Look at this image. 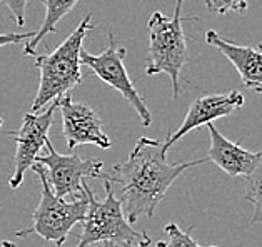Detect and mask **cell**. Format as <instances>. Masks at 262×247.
I'll return each instance as SVG.
<instances>
[{"label":"cell","mask_w":262,"mask_h":247,"mask_svg":"<svg viewBox=\"0 0 262 247\" xmlns=\"http://www.w3.org/2000/svg\"><path fill=\"white\" fill-rule=\"evenodd\" d=\"M210 134V147L207 161L214 162L229 177H247L259 159V152H251L239 144L224 137L214 124H206Z\"/></svg>","instance_id":"11"},{"label":"cell","mask_w":262,"mask_h":247,"mask_svg":"<svg viewBox=\"0 0 262 247\" xmlns=\"http://www.w3.org/2000/svg\"><path fill=\"white\" fill-rule=\"evenodd\" d=\"M254 91H255V92H259V94H262V85H259V87H255V88H254Z\"/></svg>","instance_id":"21"},{"label":"cell","mask_w":262,"mask_h":247,"mask_svg":"<svg viewBox=\"0 0 262 247\" xmlns=\"http://www.w3.org/2000/svg\"><path fill=\"white\" fill-rule=\"evenodd\" d=\"M5 7L9 9V12L14 17V20L17 22L18 27L25 25V7H27L29 0H0Z\"/></svg>","instance_id":"17"},{"label":"cell","mask_w":262,"mask_h":247,"mask_svg":"<svg viewBox=\"0 0 262 247\" xmlns=\"http://www.w3.org/2000/svg\"><path fill=\"white\" fill-rule=\"evenodd\" d=\"M46 155H37L35 162L47 169L46 179L57 197L72 195L79 197L84 194L82 182L87 179H102L104 162L100 159H82L77 154L62 155L55 150L50 139L46 141Z\"/></svg>","instance_id":"7"},{"label":"cell","mask_w":262,"mask_h":247,"mask_svg":"<svg viewBox=\"0 0 262 247\" xmlns=\"http://www.w3.org/2000/svg\"><path fill=\"white\" fill-rule=\"evenodd\" d=\"M62 114V132L67 149L74 150L82 144H94L100 149H111V139L102 129V120L92 107L82 102H74L72 97L66 94L59 99Z\"/></svg>","instance_id":"9"},{"label":"cell","mask_w":262,"mask_h":247,"mask_svg":"<svg viewBox=\"0 0 262 247\" xmlns=\"http://www.w3.org/2000/svg\"><path fill=\"white\" fill-rule=\"evenodd\" d=\"M150 244H120V242H95L87 247H149Z\"/></svg>","instance_id":"19"},{"label":"cell","mask_w":262,"mask_h":247,"mask_svg":"<svg viewBox=\"0 0 262 247\" xmlns=\"http://www.w3.org/2000/svg\"><path fill=\"white\" fill-rule=\"evenodd\" d=\"M57 107H59V99H55L52 105L40 114H25L22 117L20 129L9 132V136H12V139L17 144L14 155V172L9 177V186L12 189H17L24 182L25 172L34 166L39 152L46 147L49 129L52 127Z\"/></svg>","instance_id":"8"},{"label":"cell","mask_w":262,"mask_h":247,"mask_svg":"<svg viewBox=\"0 0 262 247\" xmlns=\"http://www.w3.org/2000/svg\"><path fill=\"white\" fill-rule=\"evenodd\" d=\"M244 105V97L237 91H231L226 94H210V96L197 97L192 104H190L187 114L182 120L181 127H179L174 134H167L164 141V149L169 150L177 141L187 134V132L194 130L201 125H206L214 122L215 119L231 116V114Z\"/></svg>","instance_id":"10"},{"label":"cell","mask_w":262,"mask_h":247,"mask_svg":"<svg viewBox=\"0 0 262 247\" xmlns=\"http://www.w3.org/2000/svg\"><path fill=\"white\" fill-rule=\"evenodd\" d=\"M102 184L105 187V199L99 200L92 192L89 182H82L89 207L85 217L82 220V234L79 244L75 247H87L95 242H120V244H152L150 237L145 232L132 229V224L125 219L122 204L114 194V184L108 177L102 175Z\"/></svg>","instance_id":"4"},{"label":"cell","mask_w":262,"mask_h":247,"mask_svg":"<svg viewBox=\"0 0 262 247\" xmlns=\"http://www.w3.org/2000/svg\"><path fill=\"white\" fill-rule=\"evenodd\" d=\"M108 47L97 55L89 54L87 50L82 47L80 50V64L91 69V72L95 74L97 77L104 82V84L111 85L112 88L122 96L127 102H129L136 112L139 114L140 122L144 127H149L152 124V114L149 110V107L144 102V99L140 97V94L137 92L136 85L130 80L127 69L124 65V59L127 55V50L124 47H119L114 34L108 30Z\"/></svg>","instance_id":"6"},{"label":"cell","mask_w":262,"mask_h":247,"mask_svg":"<svg viewBox=\"0 0 262 247\" xmlns=\"http://www.w3.org/2000/svg\"><path fill=\"white\" fill-rule=\"evenodd\" d=\"M35 32H25V34H0V49L5 46H12V43H27Z\"/></svg>","instance_id":"18"},{"label":"cell","mask_w":262,"mask_h":247,"mask_svg":"<svg viewBox=\"0 0 262 247\" xmlns=\"http://www.w3.org/2000/svg\"><path fill=\"white\" fill-rule=\"evenodd\" d=\"M0 127H2V117H0Z\"/></svg>","instance_id":"23"},{"label":"cell","mask_w":262,"mask_h":247,"mask_svg":"<svg viewBox=\"0 0 262 247\" xmlns=\"http://www.w3.org/2000/svg\"><path fill=\"white\" fill-rule=\"evenodd\" d=\"M194 227H190L189 231H182L176 222H169L164 227L165 234H167V239L165 240H159L156 247H217V245H201L197 244L195 240L190 236V231Z\"/></svg>","instance_id":"15"},{"label":"cell","mask_w":262,"mask_h":247,"mask_svg":"<svg viewBox=\"0 0 262 247\" xmlns=\"http://www.w3.org/2000/svg\"><path fill=\"white\" fill-rule=\"evenodd\" d=\"M204 162H207V157L170 164L162 141L140 137L127 161L116 164L105 175L112 184L120 186L119 200L125 219L134 224L144 215L152 217L177 177Z\"/></svg>","instance_id":"1"},{"label":"cell","mask_w":262,"mask_h":247,"mask_svg":"<svg viewBox=\"0 0 262 247\" xmlns=\"http://www.w3.org/2000/svg\"><path fill=\"white\" fill-rule=\"evenodd\" d=\"M30 169L39 175V181L42 184L40 202L32 215V226L15 232V236L27 237L30 234H37L46 242H52L54 245L60 247L62 244H66L72 227L75 224H80L85 217L89 207L85 191L79 197H74V200L57 197L46 179V169L37 162Z\"/></svg>","instance_id":"5"},{"label":"cell","mask_w":262,"mask_h":247,"mask_svg":"<svg viewBox=\"0 0 262 247\" xmlns=\"http://www.w3.org/2000/svg\"><path fill=\"white\" fill-rule=\"evenodd\" d=\"M244 200L254 206L252 224H262V149L259 150V159L254 170L246 177Z\"/></svg>","instance_id":"14"},{"label":"cell","mask_w":262,"mask_h":247,"mask_svg":"<svg viewBox=\"0 0 262 247\" xmlns=\"http://www.w3.org/2000/svg\"><path fill=\"white\" fill-rule=\"evenodd\" d=\"M0 247H17L14 242H9V240H2V244H0Z\"/></svg>","instance_id":"20"},{"label":"cell","mask_w":262,"mask_h":247,"mask_svg":"<svg viewBox=\"0 0 262 247\" xmlns=\"http://www.w3.org/2000/svg\"><path fill=\"white\" fill-rule=\"evenodd\" d=\"M206 42L215 47L222 55H226L229 62H232L235 71L241 75L242 84L247 88L262 85V54L259 50L224 39L212 29L206 32Z\"/></svg>","instance_id":"12"},{"label":"cell","mask_w":262,"mask_h":247,"mask_svg":"<svg viewBox=\"0 0 262 247\" xmlns=\"http://www.w3.org/2000/svg\"><path fill=\"white\" fill-rule=\"evenodd\" d=\"M91 29H94L92 14H87L54 52L35 55L34 65L39 71L40 79L30 107L34 114H39L42 107L50 104V100L60 99L70 88L77 87L82 82L80 50Z\"/></svg>","instance_id":"2"},{"label":"cell","mask_w":262,"mask_h":247,"mask_svg":"<svg viewBox=\"0 0 262 247\" xmlns=\"http://www.w3.org/2000/svg\"><path fill=\"white\" fill-rule=\"evenodd\" d=\"M184 0H176L174 15L165 17L162 12H154L149 17V50H147V75L167 74L172 82V97L181 96V74L189 62L187 35L182 24L190 18L182 17Z\"/></svg>","instance_id":"3"},{"label":"cell","mask_w":262,"mask_h":247,"mask_svg":"<svg viewBox=\"0 0 262 247\" xmlns=\"http://www.w3.org/2000/svg\"><path fill=\"white\" fill-rule=\"evenodd\" d=\"M209 12L226 15L229 12H242L247 9V0H204Z\"/></svg>","instance_id":"16"},{"label":"cell","mask_w":262,"mask_h":247,"mask_svg":"<svg viewBox=\"0 0 262 247\" xmlns=\"http://www.w3.org/2000/svg\"><path fill=\"white\" fill-rule=\"evenodd\" d=\"M77 2L79 0H42V4L46 5V17H43V22L39 27V30H37L34 37L25 43L24 55L35 57L37 46L42 42L43 37L49 35L50 32H55L57 24H59L62 18L77 5Z\"/></svg>","instance_id":"13"},{"label":"cell","mask_w":262,"mask_h":247,"mask_svg":"<svg viewBox=\"0 0 262 247\" xmlns=\"http://www.w3.org/2000/svg\"><path fill=\"white\" fill-rule=\"evenodd\" d=\"M257 50H259V52L262 54V40L259 42V46H257Z\"/></svg>","instance_id":"22"}]
</instances>
